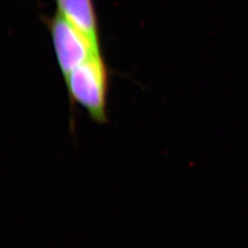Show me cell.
Segmentation results:
<instances>
[{
    "label": "cell",
    "instance_id": "cell-1",
    "mask_svg": "<svg viewBox=\"0 0 248 248\" xmlns=\"http://www.w3.org/2000/svg\"><path fill=\"white\" fill-rule=\"evenodd\" d=\"M73 104H78L98 124L108 123V76L102 53L92 54L64 79Z\"/></svg>",
    "mask_w": 248,
    "mask_h": 248
},
{
    "label": "cell",
    "instance_id": "cell-2",
    "mask_svg": "<svg viewBox=\"0 0 248 248\" xmlns=\"http://www.w3.org/2000/svg\"><path fill=\"white\" fill-rule=\"evenodd\" d=\"M55 57L63 79L92 54L101 53L89 37L59 12L48 20Z\"/></svg>",
    "mask_w": 248,
    "mask_h": 248
},
{
    "label": "cell",
    "instance_id": "cell-3",
    "mask_svg": "<svg viewBox=\"0 0 248 248\" xmlns=\"http://www.w3.org/2000/svg\"><path fill=\"white\" fill-rule=\"evenodd\" d=\"M56 11L62 14L75 26L100 47L98 19L92 0H54Z\"/></svg>",
    "mask_w": 248,
    "mask_h": 248
}]
</instances>
